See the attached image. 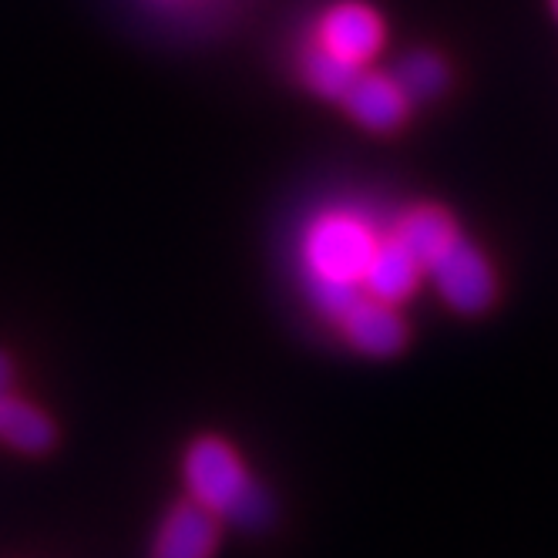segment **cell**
I'll use <instances>...</instances> for the list:
<instances>
[{
  "label": "cell",
  "instance_id": "6da1fadb",
  "mask_svg": "<svg viewBox=\"0 0 558 558\" xmlns=\"http://www.w3.org/2000/svg\"><path fill=\"white\" fill-rule=\"evenodd\" d=\"M185 485L195 505L243 529H259L272 514L266 492L253 482L232 445H226L222 437H198L189 448Z\"/></svg>",
  "mask_w": 558,
  "mask_h": 558
},
{
  "label": "cell",
  "instance_id": "7a4b0ae2",
  "mask_svg": "<svg viewBox=\"0 0 558 558\" xmlns=\"http://www.w3.org/2000/svg\"><path fill=\"white\" fill-rule=\"evenodd\" d=\"M377 243H380L377 226L356 209H327L320 216H313L300 239L303 279L361 287Z\"/></svg>",
  "mask_w": 558,
  "mask_h": 558
},
{
  "label": "cell",
  "instance_id": "3957f363",
  "mask_svg": "<svg viewBox=\"0 0 558 558\" xmlns=\"http://www.w3.org/2000/svg\"><path fill=\"white\" fill-rule=\"evenodd\" d=\"M427 272L458 313H482L495 300V272L488 259L461 235L427 266Z\"/></svg>",
  "mask_w": 558,
  "mask_h": 558
},
{
  "label": "cell",
  "instance_id": "277c9868",
  "mask_svg": "<svg viewBox=\"0 0 558 558\" xmlns=\"http://www.w3.org/2000/svg\"><path fill=\"white\" fill-rule=\"evenodd\" d=\"M316 45L361 68L364 61H371L380 51L384 24L367 4H350L347 0V4L330 8L320 17V27H316Z\"/></svg>",
  "mask_w": 558,
  "mask_h": 558
},
{
  "label": "cell",
  "instance_id": "5b68a950",
  "mask_svg": "<svg viewBox=\"0 0 558 558\" xmlns=\"http://www.w3.org/2000/svg\"><path fill=\"white\" fill-rule=\"evenodd\" d=\"M216 548H219L216 514L195 501H182L158 525L151 542V558H213Z\"/></svg>",
  "mask_w": 558,
  "mask_h": 558
},
{
  "label": "cell",
  "instance_id": "8992f818",
  "mask_svg": "<svg viewBox=\"0 0 558 558\" xmlns=\"http://www.w3.org/2000/svg\"><path fill=\"white\" fill-rule=\"evenodd\" d=\"M343 337L367 356H393L408 343V327L390 303L361 296L340 316Z\"/></svg>",
  "mask_w": 558,
  "mask_h": 558
},
{
  "label": "cell",
  "instance_id": "52a82bcc",
  "mask_svg": "<svg viewBox=\"0 0 558 558\" xmlns=\"http://www.w3.org/2000/svg\"><path fill=\"white\" fill-rule=\"evenodd\" d=\"M340 101L353 122H361L371 132H393L408 118L411 105L390 74H356Z\"/></svg>",
  "mask_w": 558,
  "mask_h": 558
},
{
  "label": "cell",
  "instance_id": "ba28073f",
  "mask_svg": "<svg viewBox=\"0 0 558 558\" xmlns=\"http://www.w3.org/2000/svg\"><path fill=\"white\" fill-rule=\"evenodd\" d=\"M417 259L397 243L393 232L380 235V243L364 269V279H361V287L367 290L371 300H380V303H401L414 293L417 287Z\"/></svg>",
  "mask_w": 558,
  "mask_h": 558
},
{
  "label": "cell",
  "instance_id": "9c48e42d",
  "mask_svg": "<svg viewBox=\"0 0 558 558\" xmlns=\"http://www.w3.org/2000/svg\"><path fill=\"white\" fill-rule=\"evenodd\" d=\"M393 239L417 259L421 269H427L437 256H441L454 243L458 229H454V222H451V216L445 209L424 206V209L408 213L401 222L393 226Z\"/></svg>",
  "mask_w": 558,
  "mask_h": 558
},
{
  "label": "cell",
  "instance_id": "30bf717a",
  "mask_svg": "<svg viewBox=\"0 0 558 558\" xmlns=\"http://www.w3.org/2000/svg\"><path fill=\"white\" fill-rule=\"evenodd\" d=\"M0 441L17 451L37 454L51 448L54 424L48 421L45 411H37L34 404L21 401V397L8 390V393H0Z\"/></svg>",
  "mask_w": 558,
  "mask_h": 558
},
{
  "label": "cell",
  "instance_id": "8fae6325",
  "mask_svg": "<svg viewBox=\"0 0 558 558\" xmlns=\"http://www.w3.org/2000/svg\"><path fill=\"white\" fill-rule=\"evenodd\" d=\"M390 77L408 95V101H430L448 88V68L437 54L414 51L393 64Z\"/></svg>",
  "mask_w": 558,
  "mask_h": 558
},
{
  "label": "cell",
  "instance_id": "7c38bea8",
  "mask_svg": "<svg viewBox=\"0 0 558 558\" xmlns=\"http://www.w3.org/2000/svg\"><path fill=\"white\" fill-rule=\"evenodd\" d=\"M361 74V68L330 54L327 48H310L303 54V82L324 98H343V92L353 85V77Z\"/></svg>",
  "mask_w": 558,
  "mask_h": 558
},
{
  "label": "cell",
  "instance_id": "4fadbf2b",
  "mask_svg": "<svg viewBox=\"0 0 558 558\" xmlns=\"http://www.w3.org/2000/svg\"><path fill=\"white\" fill-rule=\"evenodd\" d=\"M306 296L310 303L320 310L330 320H340V316L361 300V287H343V283H316V279H306Z\"/></svg>",
  "mask_w": 558,
  "mask_h": 558
},
{
  "label": "cell",
  "instance_id": "5bb4252c",
  "mask_svg": "<svg viewBox=\"0 0 558 558\" xmlns=\"http://www.w3.org/2000/svg\"><path fill=\"white\" fill-rule=\"evenodd\" d=\"M8 387H11V361L0 353V393H8Z\"/></svg>",
  "mask_w": 558,
  "mask_h": 558
},
{
  "label": "cell",
  "instance_id": "9a60e30c",
  "mask_svg": "<svg viewBox=\"0 0 558 558\" xmlns=\"http://www.w3.org/2000/svg\"><path fill=\"white\" fill-rule=\"evenodd\" d=\"M151 4H185V0H151Z\"/></svg>",
  "mask_w": 558,
  "mask_h": 558
},
{
  "label": "cell",
  "instance_id": "2e32d148",
  "mask_svg": "<svg viewBox=\"0 0 558 558\" xmlns=\"http://www.w3.org/2000/svg\"><path fill=\"white\" fill-rule=\"evenodd\" d=\"M551 11H555V14H558V0H551Z\"/></svg>",
  "mask_w": 558,
  "mask_h": 558
}]
</instances>
